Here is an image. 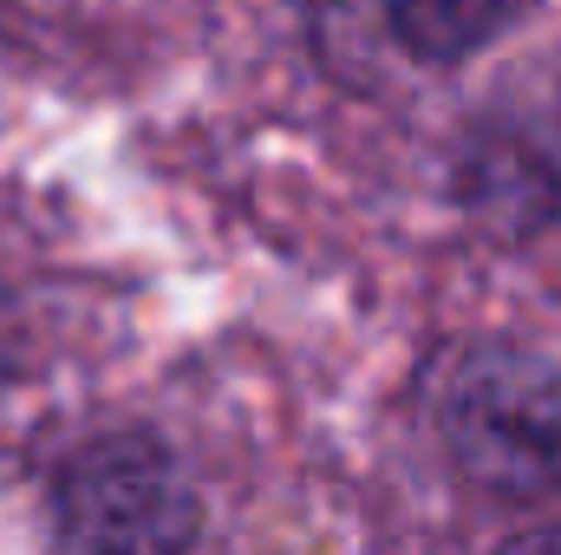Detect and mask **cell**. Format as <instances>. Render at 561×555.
Wrapping results in <instances>:
<instances>
[{"mask_svg": "<svg viewBox=\"0 0 561 555\" xmlns=\"http://www.w3.org/2000/svg\"><path fill=\"white\" fill-rule=\"evenodd\" d=\"M53 530L66 555H190L203 510L183 464L157 438L112 431L59 464Z\"/></svg>", "mask_w": 561, "mask_h": 555, "instance_id": "obj_2", "label": "cell"}, {"mask_svg": "<svg viewBox=\"0 0 561 555\" xmlns=\"http://www.w3.org/2000/svg\"><path fill=\"white\" fill-rule=\"evenodd\" d=\"M536 0H386V20L412 59L450 66L483 53L496 33H510Z\"/></svg>", "mask_w": 561, "mask_h": 555, "instance_id": "obj_3", "label": "cell"}, {"mask_svg": "<svg viewBox=\"0 0 561 555\" xmlns=\"http://www.w3.org/2000/svg\"><path fill=\"white\" fill-rule=\"evenodd\" d=\"M450 464L510 503L561 490V366L529 347H470L437 393Z\"/></svg>", "mask_w": 561, "mask_h": 555, "instance_id": "obj_1", "label": "cell"}, {"mask_svg": "<svg viewBox=\"0 0 561 555\" xmlns=\"http://www.w3.org/2000/svg\"><path fill=\"white\" fill-rule=\"evenodd\" d=\"M496 555H561V523H549V530H529V536L503 543Z\"/></svg>", "mask_w": 561, "mask_h": 555, "instance_id": "obj_4", "label": "cell"}]
</instances>
